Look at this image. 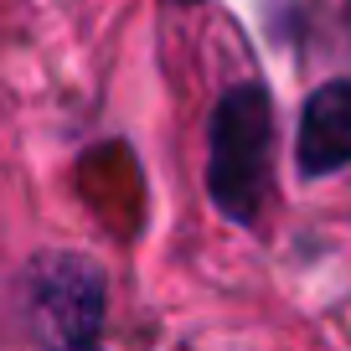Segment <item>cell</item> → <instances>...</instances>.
Instances as JSON below:
<instances>
[{
  "label": "cell",
  "mask_w": 351,
  "mask_h": 351,
  "mask_svg": "<svg viewBox=\"0 0 351 351\" xmlns=\"http://www.w3.org/2000/svg\"><path fill=\"white\" fill-rule=\"evenodd\" d=\"M269 150H274V104L263 83H238L217 99L207 119V191L228 222H258L269 197Z\"/></svg>",
  "instance_id": "6da1fadb"
},
{
  "label": "cell",
  "mask_w": 351,
  "mask_h": 351,
  "mask_svg": "<svg viewBox=\"0 0 351 351\" xmlns=\"http://www.w3.org/2000/svg\"><path fill=\"white\" fill-rule=\"evenodd\" d=\"M32 330L47 351H99L104 269L83 253H42L26 274Z\"/></svg>",
  "instance_id": "7a4b0ae2"
},
{
  "label": "cell",
  "mask_w": 351,
  "mask_h": 351,
  "mask_svg": "<svg viewBox=\"0 0 351 351\" xmlns=\"http://www.w3.org/2000/svg\"><path fill=\"white\" fill-rule=\"evenodd\" d=\"M295 160H300V176H336L351 165V83L346 77L315 88L305 99Z\"/></svg>",
  "instance_id": "3957f363"
},
{
  "label": "cell",
  "mask_w": 351,
  "mask_h": 351,
  "mask_svg": "<svg viewBox=\"0 0 351 351\" xmlns=\"http://www.w3.org/2000/svg\"><path fill=\"white\" fill-rule=\"evenodd\" d=\"M181 5H197V0H181Z\"/></svg>",
  "instance_id": "277c9868"
}]
</instances>
